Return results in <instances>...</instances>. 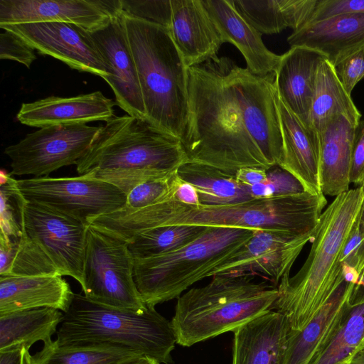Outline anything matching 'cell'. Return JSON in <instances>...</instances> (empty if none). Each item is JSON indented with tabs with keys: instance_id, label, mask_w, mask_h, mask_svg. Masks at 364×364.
I'll list each match as a JSON object with an SVG mask.
<instances>
[{
	"instance_id": "cell-1",
	"label": "cell",
	"mask_w": 364,
	"mask_h": 364,
	"mask_svg": "<svg viewBox=\"0 0 364 364\" xmlns=\"http://www.w3.org/2000/svg\"><path fill=\"white\" fill-rule=\"evenodd\" d=\"M275 74H252L227 57L187 68L188 162L235 173L278 166L283 140Z\"/></svg>"
},
{
	"instance_id": "cell-2",
	"label": "cell",
	"mask_w": 364,
	"mask_h": 364,
	"mask_svg": "<svg viewBox=\"0 0 364 364\" xmlns=\"http://www.w3.org/2000/svg\"><path fill=\"white\" fill-rule=\"evenodd\" d=\"M326 202L322 193L307 191L219 206L189 205L171 198L125 213L122 220L130 235L156 227L181 225L304 235L316 229Z\"/></svg>"
},
{
	"instance_id": "cell-3",
	"label": "cell",
	"mask_w": 364,
	"mask_h": 364,
	"mask_svg": "<svg viewBox=\"0 0 364 364\" xmlns=\"http://www.w3.org/2000/svg\"><path fill=\"white\" fill-rule=\"evenodd\" d=\"M188 162L181 141L147 120L114 116L77 161L79 176L105 181L127 196L136 186L168 177Z\"/></svg>"
},
{
	"instance_id": "cell-4",
	"label": "cell",
	"mask_w": 364,
	"mask_h": 364,
	"mask_svg": "<svg viewBox=\"0 0 364 364\" xmlns=\"http://www.w3.org/2000/svg\"><path fill=\"white\" fill-rule=\"evenodd\" d=\"M363 194L360 186L336 196L321 215L303 266L279 283L273 309L287 317L292 331L303 330L346 280L342 252L357 220Z\"/></svg>"
},
{
	"instance_id": "cell-5",
	"label": "cell",
	"mask_w": 364,
	"mask_h": 364,
	"mask_svg": "<svg viewBox=\"0 0 364 364\" xmlns=\"http://www.w3.org/2000/svg\"><path fill=\"white\" fill-rule=\"evenodd\" d=\"M54 342L65 348L112 346L172 363L176 338L171 321L149 307L136 312L104 305L73 294Z\"/></svg>"
},
{
	"instance_id": "cell-6",
	"label": "cell",
	"mask_w": 364,
	"mask_h": 364,
	"mask_svg": "<svg viewBox=\"0 0 364 364\" xmlns=\"http://www.w3.org/2000/svg\"><path fill=\"white\" fill-rule=\"evenodd\" d=\"M146 119L181 141L187 119V68L169 30L122 11Z\"/></svg>"
},
{
	"instance_id": "cell-7",
	"label": "cell",
	"mask_w": 364,
	"mask_h": 364,
	"mask_svg": "<svg viewBox=\"0 0 364 364\" xmlns=\"http://www.w3.org/2000/svg\"><path fill=\"white\" fill-rule=\"evenodd\" d=\"M278 296L277 287L250 275H214L208 284L178 298L171 321L176 343L190 347L234 331L272 310Z\"/></svg>"
},
{
	"instance_id": "cell-8",
	"label": "cell",
	"mask_w": 364,
	"mask_h": 364,
	"mask_svg": "<svg viewBox=\"0 0 364 364\" xmlns=\"http://www.w3.org/2000/svg\"><path fill=\"white\" fill-rule=\"evenodd\" d=\"M255 230L207 227L196 240L176 251L135 259L134 279L137 290L151 308L178 298L196 282L233 255Z\"/></svg>"
},
{
	"instance_id": "cell-9",
	"label": "cell",
	"mask_w": 364,
	"mask_h": 364,
	"mask_svg": "<svg viewBox=\"0 0 364 364\" xmlns=\"http://www.w3.org/2000/svg\"><path fill=\"white\" fill-rule=\"evenodd\" d=\"M135 259L128 242L90 224L83 263L84 295L95 302L117 309L145 311L134 279Z\"/></svg>"
},
{
	"instance_id": "cell-10",
	"label": "cell",
	"mask_w": 364,
	"mask_h": 364,
	"mask_svg": "<svg viewBox=\"0 0 364 364\" xmlns=\"http://www.w3.org/2000/svg\"><path fill=\"white\" fill-rule=\"evenodd\" d=\"M28 201L36 202L90 225L95 219L122 209L127 195L117 186L85 176L18 179Z\"/></svg>"
},
{
	"instance_id": "cell-11",
	"label": "cell",
	"mask_w": 364,
	"mask_h": 364,
	"mask_svg": "<svg viewBox=\"0 0 364 364\" xmlns=\"http://www.w3.org/2000/svg\"><path fill=\"white\" fill-rule=\"evenodd\" d=\"M100 129L101 126L87 124L40 128L5 149L4 154L11 160L10 174L43 177L62 167L76 165Z\"/></svg>"
},
{
	"instance_id": "cell-12",
	"label": "cell",
	"mask_w": 364,
	"mask_h": 364,
	"mask_svg": "<svg viewBox=\"0 0 364 364\" xmlns=\"http://www.w3.org/2000/svg\"><path fill=\"white\" fill-rule=\"evenodd\" d=\"M21 213L25 234L43 249L59 274L70 276L82 286L89 225L23 197Z\"/></svg>"
},
{
	"instance_id": "cell-13",
	"label": "cell",
	"mask_w": 364,
	"mask_h": 364,
	"mask_svg": "<svg viewBox=\"0 0 364 364\" xmlns=\"http://www.w3.org/2000/svg\"><path fill=\"white\" fill-rule=\"evenodd\" d=\"M21 38L38 53L56 58L70 68L105 80L107 67L90 32L73 23L36 22L0 26Z\"/></svg>"
},
{
	"instance_id": "cell-14",
	"label": "cell",
	"mask_w": 364,
	"mask_h": 364,
	"mask_svg": "<svg viewBox=\"0 0 364 364\" xmlns=\"http://www.w3.org/2000/svg\"><path fill=\"white\" fill-rule=\"evenodd\" d=\"M316 229L304 235L284 232L255 230L254 235L233 255L216 267L214 275L242 276L261 274L275 284L289 275L291 269Z\"/></svg>"
},
{
	"instance_id": "cell-15",
	"label": "cell",
	"mask_w": 364,
	"mask_h": 364,
	"mask_svg": "<svg viewBox=\"0 0 364 364\" xmlns=\"http://www.w3.org/2000/svg\"><path fill=\"white\" fill-rule=\"evenodd\" d=\"M122 13L121 0H0V26L65 22L92 32Z\"/></svg>"
},
{
	"instance_id": "cell-16",
	"label": "cell",
	"mask_w": 364,
	"mask_h": 364,
	"mask_svg": "<svg viewBox=\"0 0 364 364\" xmlns=\"http://www.w3.org/2000/svg\"><path fill=\"white\" fill-rule=\"evenodd\" d=\"M90 34L107 67L109 76L105 80L114 94L116 104L127 114L146 120L122 13Z\"/></svg>"
},
{
	"instance_id": "cell-17",
	"label": "cell",
	"mask_w": 364,
	"mask_h": 364,
	"mask_svg": "<svg viewBox=\"0 0 364 364\" xmlns=\"http://www.w3.org/2000/svg\"><path fill=\"white\" fill-rule=\"evenodd\" d=\"M355 284L345 280L301 331L291 329L283 364H316L343 325Z\"/></svg>"
},
{
	"instance_id": "cell-18",
	"label": "cell",
	"mask_w": 364,
	"mask_h": 364,
	"mask_svg": "<svg viewBox=\"0 0 364 364\" xmlns=\"http://www.w3.org/2000/svg\"><path fill=\"white\" fill-rule=\"evenodd\" d=\"M287 41L291 47L319 52L335 67L364 49V14H343L306 23L294 31Z\"/></svg>"
},
{
	"instance_id": "cell-19",
	"label": "cell",
	"mask_w": 364,
	"mask_h": 364,
	"mask_svg": "<svg viewBox=\"0 0 364 364\" xmlns=\"http://www.w3.org/2000/svg\"><path fill=\"white\" fill-rule=\"evenodd\" d=\"M116 105L100 91L68 97L50 96L23 103L16 118L23 124L38 128L106 122L114 116Z\"/></svg>"
},
{
	"instance_id": "cell-20",
	"label": "cell",
	"mask_w": 364,
	"mask_h": 364,
	"mask_svg": "<svg viewBox=\"0 0 364 364\" xmlns=\"http://www.w3.org/2000/svg\"><path fill=\"white\" fill-rule=\"evenodd\" d=\"M168 28L186 68L218 58L221 36L201 0H171Z\"/></svg>"
},
{
	"instance_id": "cell-21",
	"label": "cell",
	"mask_w": 364,
	"mask_h": 364,
	"mask_svg": "<svg viewBox=\"0 0 364 364\" xmlns=\"http://www.w3.org/2000/svg\"><path fill=\"white\" fill-rule=\"evenodd\" d=\"M201 2L216 26L223 43H230L240 51L250 72L261 77L276 72L282 55H277L266 47L262 34L240 15L233 0H201Z\"/></svg>"
},
{
	"instance_id": "cell-22",
	"label": "cell",
	"mask_w": 364,
	"mask_h": 364,
	"mask_svg": "<svg viewBox=\"0 0 364 364\" xmlns=\"http://www.w3.org/2000/svg\"><path fill=\"white\" fill-rule=\"evenodd\" d=\"M291 327L287 317L269 310L233 331L231 364H283Z\"/></svg>"
},
{
	"instance_id": "cell-23",
	"label": "cell",
	"mask_w": 364,
	"mask_h": 364,
	"mask_svg": "<svg viewBox=\"0 0 364 364\" xmlns=\"http://www.w3.org/2000/svg\"><path fill=\"white\" fill-rule=\"evenodd\" d=\"M276 93L283 140V156L278 166L294 176L306 191L321 193L318 134L284 105L277 90Z\"/></svg>"
},
{
	"instance_id": "cell-24",
	"label": "cell",
	"mask_w": 364,
	"mask_h": 364,
	"mask_svg": "<svg viewBox=\"0 0 364 364\" xmlns=\"http://www.w3.org/2000/svg\"><path fill=\"white\" fill-rule=\"evenodd\" d=\"M325 57L314 50L291 47L282 55L274 85L284 105L309 127V117L314 93L316 74Z\"/></svg>"
},
{
	"instance_id": "cell-25",
	"label": "cell",
	"mask_w": 364,
	"mask_h": 364,
	"mask_svg": "<svg viewBox=\"0 0 364 364\" xmlns=\"http://www.w3.org/2000/svg\"><path fill=\"white\" fill-rule=\"evenodd\" d=\"M73 294L70 284L60 274L0 275V315L45 307L65 313Z\"/></svg>"
},
{
	"instance_id": "cell-26",
	"label": "cell",
	"mask_w": 364,
	"mask_h": 364,
	"mask_svg": "<svg viewBox=\"0 0 364 364\" xmlns=\"http://www.w3.org/2000/svg\"><path fill=\"white\" fill-rule=\"evenodd\" d=\"M357 124L343 115L333 117L318 134L319 182L324 195L349 189L352 145Z\"/></svg>"
},
{
	"instance_id": "cell-27",
	"label": "cell",
	"mask_w": 364,
	"mask_h": 364,
	"mask_svg": "<svg viewBox=\"0 0 364 364\" xmlns=\"http://www.w3.org/2000/svg\"><path fill=\"white\" fill-rule=\"evenodd\" d=\"M318 0H233L240 15L261 34L294 31L307 23Z\"/></svg>"
},
{
	"instance_id": "cell-28",
	"label": "cell",
	"mask_w": 364,
	"mask_h": 364,
	"mask_svg": "<svg viewBox=\"0 0 364 364\" xmlns=\"http://www.w3.org/2000/svg\"><path fill=\"white\" fill-rule=\"evenodd\" d=\"M63 312L53 308H38L0 315V351L25 348L37 341H53Z\"/></svg>"
},
{
	"instance_id": "cell-29",
	"label": "cell",
	"mask_w": 364,
	"mask_h": 364,
	"mask_svg": "<svg viewBox=\"0 0 364 364\" xmlns=\"http://www.w3.org/2000/svg\"><path fill=\"white\" fill-rule=\"evenodd\" d=\"M177 175L196 188L203 205H227L257 198L252 187L240 183L235 173L187 162L178 168Z\"/></svg>"
},
{
	"instance_id": "cell-30",
	"label": "cell",
	"mask_w": 364,
	"mask_h": 364,
	"mask_svg": "<svg viewBox=\"0 0 364 364\" xmlns=\"http://www.w3.org/2000/svg\"><path fill=\"white\" fill-rule=\"evenodd\" d=\"M343 115L355 124L361 114L340 82L334 67L324 59L318 66L309 117V127L319 133L333 117Z\"/></svg>"
},
{
	"instance_id": "cell-31",
	"label": "cell",
	"mask_w": 364,
	"mask_h": 364,
	"mask_svg": "<svg viewBox=\"0 0 364 364\" xmlns=\"http://www.w3.org/2000/svg\"><path fill=\"white\" fill-rule=\"evenodd\" d=\"M52 274H59L54 264L43 249L23 231L18 241L10 244L0 242V275L34 277Z\"/></svg>"
},
{
	"instance_id": "cell-32",
	"label": "cell",
	"mask_w": 364,
	"mask_h": 364,
	"mask_svg": "<svg viewBox=\"0 0 364 364\" xmlns=\"http://www.w3.org/2000/svg\"><path fill=\"white\" fill-rule=\"evenodd\" d=\"M206 228L190 225L161 226L139 232L127 241L134 259H145L179 250Z\"/></svg>"
},
{
	"instance_id": "cell-33",
	"label": "cell",
	"mask_w": 364,
	"mask_h": 364,
	"mask_svg": "<svg viewBox=\"0 0 364 364\" xmlns=\"http://www.w3.org/2000/svg\"><path fill=\"white\" fill-rule=\"evenodd\" d=\"M136 355H141L117 346L65 348L53 341L31 356V364H120Z\"/></svg>"
},
{
	"instance_id": "cell-34",
	"label": "cell",
	"mask_w": 364,
	"mask_h": 364,
	"mask_svg": "<svg viewBox=\"0 0 364 364\" xmlns=\"http://www.w3.org/2000/svg\"><path fill=\"white\" fill-rule=\"evenodd\" d=\"M363 341L364 302L350 305L343 325L316 364H337L353 356Z\"/></svg>"
},
{
	"instance_id": "cell-35",
	"label": "cell",
	"mask_w": 364,
	"mask_h": 364,
	"mask_svg": "<svg viewBox=\"0 0 364 364\" xmlns=\"http://www.w3.org/2000/svg\"><path fill=\"white\" fill-rule=\"evenodd\" d=\"M0 242L10 244L22 235L21 205L23 196L17 180L4 170L0 172Z\"/></svg>"
},
{
	"instance_id": "cell-36",
	"label": "cell",
	"mask_w": 364,
	"mask_h": 364,
	"mask_svg": "<svg viewBox=\"0 0 364 364\" xmlns=\"http://www.w3.org/2000/svg\"><path fill=\"white\" fill-rule=\"evenodd\" d=\"M180 181L176 171L168 177L140 183L127 194L126 204L119 210L134 212L170 200L173 198Z\"/></svg>"
},
{
	"instance_id": "cell-37",
	"label": "cell",
	"mask_w": 364,
	"mask_h": 364,
	"mask_svg": "<svg viewBox=\"0 0 364 364\" xmlns=\"http://www.w3.org/2000/svg\"><path fill=\"white\" fill-rule=\"evenodd\" d=\"M121 2L124 13L169 28L171 20V0H121Z\"/></svg>"
},
{
	"instance_id": "cell-38",
	"label": "cell",
	"mask_w": 364,
	"mask_h": 364,
	"mask_svg": "<svg viewBox=\"0 0 364 364\" xmlns=\"http://www.w3.org/2000/svg\"><path fill=\"white\" fill-rule=\"evenodd\" d=\"M4 31L0 34V58L17 61L30 68L36 59L34 49L14 33Z\"/></svg>"
},
{
	"instance_id": "cell-39",
	"label": "cell",
	"mask_w": 364,
	"mask_h": 364,
	"mask_svg": "<svg viewBox=\"0 0 364 364\" xmlns=\"http://www.w3.org/2000/svg\"><path fill=\"white\" fill-rule=\"evenodd\" d=\"M336 74L346 92H351L364 77V49L350 55L334 67Z\"/></svg>"
},
{
	"instance_id": "cell-40",
	"label": "cell",
	"mask_w": 364,
	"mask_h": 364,
	"mask_svg": "<svg viewBox=\"0 0 364 364\" xmlns=\"http://www.w3.org/2000/svg\"><path fill=\"white\" fill-rule=\"evenodd\" d=\"M348 13L364 14V0H318L308 22Z\"/></svg>"
},
{
	"instance_id": "cell-41",
	"label": "cell",
	"mask_w": 364,
	"mask_h": 364,
	"mask_svg": "<svg viewBox=\"0 0 364 364\" xmlns=\"http://www.w3.org/2000/svg\"><path fill=\"white\" fill-rule=\"evenodd\" d=\"M350 182L357 186L364 183V119L355 128L352 145Z\"/></svg>"
},
{
	"instance_id": "cell-42",
	"label": "cell",
	"mask_w": 364,
	"mask_h": 364,
	"mask_svg": "<svg viewBox=\"0 0 364 364\" xmlns=\"http://www.w3.org/2000/svg\"><path fill=\"white\" fill-rule=\"evenodd\" d=\"M362 186L364 191V183ZM357 228L360 236L361 244L355 258L353 270L355 285L358 282L364 272V194L362 205L357 218Z\"/></svg>"
},
{
	"instance_id": "cell-43",
	"label": "cell",
	"mask_w": 364,
	"mask_h": 364,
	"mask_svg": "<svg viewBox=\"0 0 364 364\" xmlns=\"http://www.w3.org/2000/svg\"><path fill=\"white\" fill-rule=\"evenodd\" d=\"M235 176L240 183L250 187L265 183L268 181L267 170L259 168H241L236 171Z\"/></svg>"
},
{
	"instance_id": "cell-44",
	"label": "cell",
	"mask_w": 364,
	"mask_h": 364,
	"mask_svg": "<svg viewBox=\"0 0 364 364\" xmlns=\"http://www.w3.org/2000/svg\"><path fill=\"white\" fill-rule=\"evenodd\" d=\"M173 199L189 205H200L196 188L192 184L181 179Z\"/></svg>"
},
{
	"instance_id": "cell-45",
	"label": "cell",
	"mask_w": 364,
	"mask_h": 364,
	"mask_svg": "<svg viewBox=\"0 0 364 364\" xmlns=\"http://www.w3.org/2000/svg\"><path fill=\"white\" fill-rule=\"evenodd\" d=\"M31 356L25 348L0 351V364H31Z\"/></svg>"
},
{
	"instance_id": "cell-46",
	"label": "cell",
	"mask_w": 364,
	"mask_h": 364,
	"mask_svg": "<svg viewBox=\"0 0 364 364\" xmlns=\"http://www.w3.org/2000/svg\"><path fill=\"white\" fill-rule=\"evenodd\" d=\"M363 302H364V272L358 282L354 286L350 297V305Z\"/></svg>"
},
{
	"instance_id": "cell-47",
	"label": "cell",
	"mask_w": 364,
	"mask_h": 364,
	"mask_svg": "<svg viewBox=\"0 0 364 364\" xmlns=\"http://www.w3.org/2000/svg\"><path fill=\"white\" fill-rule=\"evenodd\" d=\"M120 364H161L156 359L146 355H136Z\"/></svg>"
},
{
	"instance_id": "cell-48",
	"label": "cell",
	"mask_w": 364,
	"mask_h": 364,
	"mask_svg": "<svg viewBox=\"0 0 364 364\" xmlns=\"http://www.w3.org/2000/svg\"><path fill=\"white\" fill-rule=\"evenodd\" d=\"M350 364H364V350H358L353 355Z\"/></svg>"
},
{
	"instance_id": "cell-49",
	"label": "cell",
	"mask_w": 364,
	"mask_h": 364,
	"mask_svg": "<svg viewBox=\"0 0 364 364\" xmlns=\"http://www.w3.org/2000/svg\"><path fill=\"white\" fill-rule=\"evenodd\" d=\"M352 357H349L345 360H343V361L337 363V364H350L351 363V359H352Z\"/></svg>"
},
{
	"instance_id": "cell-50",
	"label": "cell",
	"mask_w": 364,
	"mask_h": 364,
	"mask_svg": "<svg viewBox=\"0 0 364 364\" xmlns=\"http://www.w3.org/2000/svg\"><path fill=\"white\" fill-rule=\"evenodd\" d=\"M360 350H364V341L359 346L357 352Z\"/></svg>"
}]
</instances>
